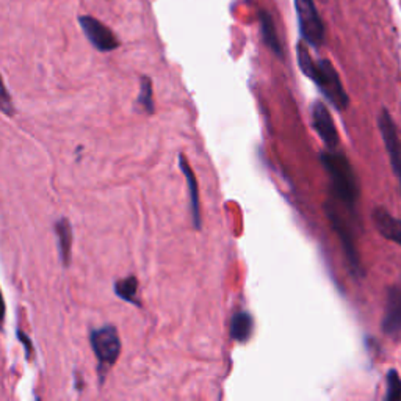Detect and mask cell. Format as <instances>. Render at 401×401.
I'll return each instance as SVG.
<instances>
[{
  "instance_id": "obj_1",
  "label": "cell",
  "mask_w": 401,
  "mask_h": 401,
  "mask_svg": "<svg viewBox=\"0 0 401 401\" xmlns=\"http://www.w3.org/2000/svg\"><path fill=\"white\" fill-rule=\"evenodd\" d=\"M298 66L303 74L317 85L320 93L330 101V103H333L334 108L342 111L348 107L350 98L345 91L339 72L335 71L330 60L314 61L309 51H303L298 55Z\"/></svg>"
},
{
  "instance_id": "obj_2",
  "label": "cell",
  "mask_w": 401,
  "mask_h": 401,
  "mask_svg": "<svg viewBox=\"0 0 401 401\" xmlns=\"http://www.w3.org/2000/svg\"><path fill=\"white\" fill-rule=\"evenodd\" d=\"M320 160H322L325 170L330 174L337 198L345 205L355 208L359 198V183L348 158L335 151H328L320 156Z\"/></svg>"
},
{
  "instance_id": "obj_3",
  "label": "cell",
  "mask_w": 401,
  "mask_h": 401,
  "mask_svg": "<svg viewBox=\"0 0 401 401\" xmlns=\"http://www.w3.org/2000/svg\"><path fill=\"white\" fill-rule=\"evenodd\" d=\"M90 343L96 359H98L99 384L102 386L106 376L121 355V339L113 325H106L90 333Z\"/></svg>"
},
{
  "instance_id": "obj_4",
  "label": "cell",
  "mask_w": 401,
  "mask_h": 401,
  "mask_svg": "<svg viewBox=\"0 0 401 401\" xmlns=\"http://www.w3.org/2000/svg\"><path fill=\"white\" fill-rule=\"evenodd\" d=\"M295 11L303 41L315 49L322 47L325 43V24L314 0H295Z\"/></svg>"
},
{
  "instance_id": "obj_5",
  "label": "cell",
  "mask_w": 401,
  "mask_h": 401,
  "mask_svg": "<svg viewBox=\"0 0 401 401\" xmlns=\"http://www.w3.org/2000/svg\"><path fill=\"white\" fill-rule=\"evenodd\" d=\"M78 22L88 41L99 52H113L121 44L113 31L93 16H80Z\"/></svg>"
},
{
  "instance_id": "obj_6",
  "label": "cell",
  "mask_w": 401,
  "mask_h": 401,
  "mask_svg": "<svg viewBox=\"0 0 401 401\" xmlns=\"http://www.w3.org/2000/svg\"><path fill=\"white\" fill-rule=\"evenodd\" d=\"M378 127L382 136L384 146L387 149V156L390 158L392 171H394L401 187V140L394 119H392L387 110H381L378 116Z\"/></svg>"
},
{
  "instance_id": "obj_7",
  "label": "cell",
  "mask_w": 401,
  "mask_h": 401,
  "mask_svg": "<svg viewBox=\"0 0 401 401\" xmlns=\"http://www.w3.org/2000/svg\"><path fill=\"white\" fill-rule=\"evenodd\" d=\"M326 213H328V218H330V221L333 224V229L337 232V235H339V238H340V243L345 251V258H347V260H348V265H350L351 271L355 273V275H359L360 259H359L355 237H352V232H351L350 226L331 204L326 205Z\"/></svg>"
},
{
  "instance_id": "obj_8",
  "label": "cell",
  "mask_w": 401,
  "mask_h": 401,
  "mask_svg": "<svg viewBox=\"0 0 401 401\" xmlns=\"http://www.w3.org/2000/svg\"><path fill=\"white\" fill-rule=\"evenodd\" d=\"M312 127L318 133L320 138L325 143V146L330 151H335L339 148V132L335 129L334 119L330 110L322 101H317L310 108Z\"/></svg>"
},
{
  "instance_id": "obj_9",
  "label": "cell",
  "mask_w": 401,
  "mask_h": 401,
  "mask_svg": "<svg viewBox=\"0 0 401 401\" xmlns=\"http://www.w3.org/2000/svg\"><path fill=\"white\" fill-rule=\"evenodd\" d=\"M381 328L390 337L401 335V285L389 288Z\"/></svg>"
},
{
  "instance_id": "obj_10",
  "label": "cell",
  "mask_w": 401,
  "mask_h": 401,
  "mask_svg": "<svg viewBox=\"0 0 401 401\" xmlns=\"http://www.w3.org/2000/svg\"><path fill=\"white\" fill-rule=\"evenodd\" d=\"M179 168L181 171L186 176L187 186H188V195H190V212H191V220H193V226L196 230L203 229V216H200V196H199V188H198V179L191 170L188 160L183 154H179Z\"/></svg>"
},
{
  "instance_id": "obj_11",
  "label": "cell",
  "mask_w": 401,
  "mask_h": 401,
  "mask_svg": "<svg viewBox=\"0 0 401 401\" xmlns=\"http://www.w3.org/2000/svg\"><path fill=\"white\" fill-rule=\"evenodd\" d=\"M372 218H373V224H375L376 230H378L384 238H387V240H390V242H394L401 246V220L400 218L392 215L387 208H384V207H376L372 213Z\"/></svg>"
},
{
  "instance_id": "obj_12",
  "label": "cell",
  "mask_w": 401,
  "mask_h": 401,
  "mask_svg": "<svg viewBox=\"0 0 401 401\" xmlns=\"http://www.w3.org/2000/svg\"><path fill=\"white\" fill-rule=\"evenodd\" d=\"M55 234H57V245L60 260L65 267H69L72 254V226L68 218H60L55 223Z\"/></svg>"
},
{
  "instance_id": "obj_13",
  "label": "cell",
  "mask_w": 401,
  "mask_h": 401,
  "mask_svg": "<svg viewBox=\"0 0 401 401\" xmlns=\"http://www.w3.org/2000/svg\"><path fill=\"white\" fill-rule=\"evenodd\" d=\"M254 320L246 310H238L230 318V337L238 343H246L253 335Z\"/></svg>"
},
{
  "instance_id": "obj_14",
  "label": "cell",
  "mask_w": 401,
  "mask_h": 401,
  "mask_svg": "<svg viewBox=\"0 0 401 401\" xmlns=\"http://www.w3.org/2000/svg\"><path fill=\"white\" fill-rule=\"evenodd\" d=\"M259 22H260V31L263 43H265L273 54H276L278 57H283V46H280L275 21H273L271 14L265 10L259 11Z\"/></svg>"
},
{
  "instance_id": "obj_15",
  "label": "cell",
  "mask_w": 401,
  "mask_h": 401,
  "mask_svg": "<svg viewBox=\"0 0 401 401\" xmlns=\"http://www.w3.org/2000/svg\"><path fill=\"white\" fill-rule=\"evenodd\" d=\"M113 290L118 298H121L123 301L133 304V306H136V308L141 306L138 301V296H136V293H138V279H136L135 276H129V278L116 280L113 285Z\"/></svg>"
},
{
  "instance_id": "obj_16",
  "label": "cell",
  "mask_w": 401,
  "mask_h": 401,
  "mask_svg": "<svg viewBox=\"0 0 401 401\" xmlns=\"http://www.w3.org/2000/svg\"><path fill=\"white\" fill-rule=\"evenodd\" d=\"M136 103L146 111L148 115L154 113V88H152V80L148 76H141L140 78V94L136 98Z\"/></svg>"
},
{
  "instance_id": "obj_17",
  "label": "cell",
  "mask_w": 401,
  "mask_h": 401,
  "mask_svg": "<svg viewBox=\"0 0 401 401\" xmlns=\"http://www.w3.org/2000/svg\"><path fill=\"white\" fill-rule=\"evenodd\" d=\"M387 392L384 400L387 401H401V378L397 370H389L387 373Z\"/></svg>"
},
{
  "instance_id": "obj_18",
  "label": "cell",
  "mask_w": 401,
  "mask_h": 401,
  "mask_svg": "<svg viewBox=\"0 0 401 401\" xmlns=\"http://www.w3.org/2000/svg\"><path fill=\"white\" fill-rule=\"evenodd\" d=\"M16 335H18V339H19V342L22 343L24 350H26L27 359H30V357H31V352H34V345H31V342H30V339H29V335H27V334H24L21 330L16 331Z\"/></svg>"
},
{
  "instance_id": "obj_19",
  "label": "cell",
  "mask_w": 401,
  "mask_h": 401,
  "mask_svg": "<svg viewBox=\"0 0 401 401\" xmlns=\"http://www.w3.org/2000/svg\"><path fill=\"white\" fill-rule=\"evenodd\" d=\"M2 93H4V94H2V96H4V98H2V110L5 111V115H8V107H6V106H8V103H10V99H8L6 88H4Z\"/></svg>"
}]
</instances>
